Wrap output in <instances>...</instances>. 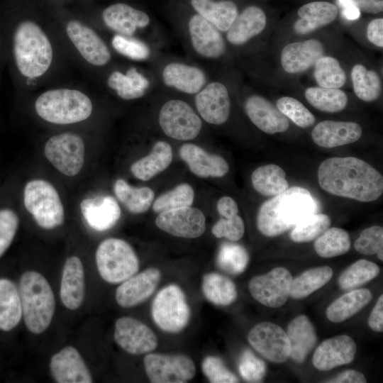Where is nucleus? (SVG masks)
<instances>
[{
	"mask_svg": "<svg viewBox=\"0 0 383 383\" xmlns=\"http://www.w3.org/2000/svg\"><path fill=\"white\" fill-rule=\"evenodd\" d=\"M320 187L329 194L361 202L374 201L383 193V177L368 162L355 157H333L318 169Z\"/></svg>",
	"mask_w": 383,
	"mask_h": 383,
	"instance_id": "nucleus-1",
	"label": "nucleus"
},
{
	"mask_svg": "<svg viewBox=\"0 0 383 383\" xmlns=\"http://www.w3.org/2000/svg\"><path fill=\"white\" fill-rule=\"evenodd\" d=\"M318 211V203L308 189L298 186L289 187L260 206L257 228L262 235L274 237Z\"/></svg>",
	"mask_w": 383,
	"mask_h": 383,
	"instance_id": "nucleus-2",
	"label": "nucleus"
},
{
	"mask_svg": "<svg viewBox=\"0 0 383 383\" xmlns=\"http://www.w3.org/2000/svg\"><path fill=\"white\" fill-rule=\"evenodd\" d=\"M13 55L18 70L28 78L44 74L53 57L51 43L40 27L30 21L18 24L13 35Z\"/></svg>",
	"mask_w": 383,
	"mask_h": 383,
	"instance_id": "nucleus-3",
	"label": "nucleus"
},
{
	"mask_svg": "<svg viewBox=\"0 0 383 383\" xmlns=\"http://www.w3.org/2000/svg\"><path fill=\"white\" fill-rule=\"evenodd\" d=\"M18 290L26 328L34 334L42 333L55 313V300L50 284L39 272L27 271L21 276Z\"/></svg>",
	"mask_w": 383,
	"mask_h": 383,
	"instance_id": "nucleus-4",
	"label": "nucleus"
},
{
	"mask_svg": "<svg viewBox=\"0 0 383 383\" xmlns=\"http://www.w3.org/2000/svg\"><path fill=\"white\" fill-rule=\"evenodd\" d=\"M38 115L55 124H71L87 119L92 112V103L84 93L70 89L48 90L35 103Z\"/></svg>",
	"mask_w": 383,
	"mask_h": 383,
	"instance_id": "nucleus-5",
	"label": "nucleus"
},
{
	"mask_svg": "<svg viewBox=\"0 0 383 383\" xmlns=\"http://www.w3.org/2000/svg\"><path fill=\"white\" fill-rule=\"evenodd\" d=\"M95 259L100 276L111 284L121 283L139 270V260L134 250L120 238L103 240L96 249Z\"/></svg>",
	"mask_w": 383,
	"mask_h": 383,
	"instance_id": "nucleus-6",
	"label": "nucleus"
},
{
	"mask_svg": "<svg viewBox=\"0 0 383 383\" xmlns=\"http://www.w3.org/2000/svg\"><path fill=\"white\" fill-rule=\"evenodd\" d=\"M23 204L42 228L53 229L64 222V206L59 194L55 187L46 180L33 179L26 184Z\"/></svg>",
	"mask_w": 383,
	"mask_h": 383,
	"instance_id": "nucleus-7",
	"label": "nucleus"
},
{
	"mask_svg": "<svg viewBox=\"0 0 383 383\" xmlns=\"http://www.w3.org/2000/svg\"><path fill=\"white\" fill-rule=\"evenodd\" d=\"M151 316L163 331L171 333L182 331L188 325L191 316L182 289L174 284L160 289L152 303Z\"/></svg>",
	"mask_w": 383,
	"mask_h": 383,
	"instance_id": "nucleus-8",
	"label": "nucleus"
},
{
	"mask_svg": "<svg viewBox=\"0 0 383 383\" xmlns=\"http://www.w3.org/2000/svg\"><path fill=\"white\" fill-rule=\"evenodd\" d=\"M44 153L47 160L59 172L67 177H74L84 166L85 145L79 135L63 133L48 140Z\"/></svg>",
	"mask_w": 383,
	"mask_h": 383,
	"instance_id": "nucleus-9",
	"label": "nucleus"
},
{
	"mask_svg": "<svg viewBox=\"0 0 383 383\" xmlns=\"http://www.w3.org/2000/svg\"><path fill=\"white\" fill-rule=\"evenodd\" d=\"M159 124L166 135L179 140L195 138L202 127L201 120L193 109L179 99H172L163 104Z\"/></svg>",
	"mask_w": 383,
	"mask_h": 383,
	"instance_id": "nucleus-10",
	"label": "nucleus"
},
{
	"mask_svg": "<svg viewBox=\"0 0 383 383\" xmlns=\"http://www.w3.org/2000/svg\"><path fill=\"white\" fill-rule=\"evenodd\" d=\"M146 374L153 383H184L194 378V361L183 354L149 353L144 357Z\"/></svg>",
	"mask_w": 383,
	"mask_h": 383,
	"instance_id": "nucleus-11",
	"label": "nucleus"
},
{
	"mask_svg": "<svg viewBox=\"0 0 383 383\" xmlns=\"http://www.w3.org/2000/svg\"><path fill=\"white\" fill-rule=\"evenodd\" d=\"M290 272L284 267H275L265 274L252 277L248 287L252 297L270 308L283 306L289 296L292 281Z\"/></svg>",
	"mask_w": 383,
	"mask_h": 383,
	"instance_id": "nucleus-12",
	"label": "nucleus"
},
{
	"mask_svg": "<svg viewBox=\"0 0 383 383\" xmlns=\"http://www.w3.org/2000/svg\"><path fill=\"white\" fill-rule=\"evenodd\" d=\"M250 345L262 357L274 363H283L290 356V343L287 333L271 322L255 325L248 333Z\"/></svg>",
	"mask_w": 383,
	"mask_h": 383,
	"instance_id": "nucleus-13",
	"label": "nucleus"
},
{
	"mask_svg": "<svg viewBox=\"0 0 383 383\" xmlns=\"http://www.w3.org/2000/svg\"><path fill=\"white\" fill-rule=\"evenodd\" d=\"M155 224L160 230L184 238L200 237L206 231L204 213L192 206L160 213L155 218Z\"/></svg>",
	"mask_w": 383,
	"mask_h": 383,
	"instance_id": "nucleus-14",
	"label": "nucleus"
},
{
	"mask_svg": "<svg viewBox=\"0 0 383 383\" xmlns=\"http://www.w3.org/2000/svg\"><path fill=\"white\" fill-rule=\"evenodd\" d=\"M113 337L116 343L132 355L152 352L157 346L155 333L147 325L132 317H121L115 323Z\"/></svg>",
	"mask_w": 383,
	"mask_h": 383,
	"instance_id": "nucleus-15",
	"label": "nucleus"
},
{
	"mask_svg": "<svg viewBox=\"0 0 383 383\" xmlns=\"http://www.w3.org/2000/svg\"><path fill=\"white\" fill-rule=\"evenodd\" d=\"M195 105L206 122L213 125L226 123L231 112V100L227 87L218 82L208 84L196 94Z\"/></svg>",
	"mask_w": 383,
	"mask_h": 383,
	"instance_id": "nucleus-16",
	"label": "nucleus"
},
{
	"mask_svg": "<svg viewBox=\"0 0 383 383\" xmlns=\"http://www.w3.org/2000/svg\"><path fill=\"white\" fill-rule=\"evenodd\" d=\"M66 32L81 55L96 66L106 65L111 60V52L101 37L91 28L78 21H70Z\"/></svg>",
	"mask_w": 383,
	"mask_h": 383,
	"instance_id": "nucleus-17",
	"label": "nucleus"
},
{
	"mask_svg": "<svg viewBox=\"0 0 383 383\" xmlns=\"http://www.w3.org/2000/svg\"><path fill=\"white\" fill-rule=\"evenodd\" d=\"M161 278L160 271L148 268L121 282L116 291L117 304L124 308L138 305L155 291Z\"/></svg>",
	"mask_w": 383,
	"mask_h": 383,
	"instance_id": "nucleus-18",
	"label": "nucleus"
},
{
	"mask_svg": "<svg viewBox=\"0 0 383 383\" xmlns=\"http://www.w3.org/2000/svg\"><path fill=\"white\" fill-rule=\"evenodd\" d=\"M52 377L58 383H91L92 377L82 357L72 346H66L51 357Z\"/></svg>",
	"mask_w": 383,
	"mask_h": 383,
	"instance_id": "nucleus-19",
	"label": "nucleus"
},
{
	"mask_svg": "<svg viewBox=\"0 0 383 383\" xmlns=\"http://www.w3.org/2000/svg\"><path fill=\"white\" fill-rule=\"evenodd\" d=\"M357 345L347 335H339L322 342L315 350L312 362L318 370L328 371L349 364L355 358Z\"/></svg>",
	"mask_w": 383,
	"mask_h": 383,
	"instance_id": "nucleus-20",
	"label": "nucleus"
},
{
	"mask_svg": "<svg viewBox=\"0 0 383 383\" xmlns=\"http://www.w3.org/2000/svg\"><path fill=\"white\" fill-rule=\"evenodd\" d=\"M194 50L206 58H218L226 51V44L220 30L199 14L191 17L188 24Z\"/></svg>",
	"mask_w": 383,
	"mask_h": 383,
	"instance_id": "nucleus-21",
	"label": "nucleus"
},
{
	"mask_svg": "<svg viewBox=\"0 0 383 383\" xmlns=\"http://www.w3.org/2000/svg\"><path fill=\"white\" fill-rule=\"evenodd\" d=\"M245 111L251 122L265 133H283L289 127L288 118L261 96H249L245 103Z\"/></svg>",
	"mask_w": 383,
	"mask_h": 383,
	"instance_id": "nucleus-22",
	"label": "nucleus"
},
{
	"mask_svg": "<svg viewBox=\"0 0 383 383\" xmlns=\"http://www.w3.org/2000/svg\"><path fill=\"white\" fill-rule=\"evenodd\" d=\"M179 155L189 170L199 177H222L229 171V165L222 156L208 152L193 143L183 144Z\"/></svg>",
	"mask_w": 383,
	"mask_h": 383,
	"instance_id": "nucleus-23",
	"label": "nucleus"
},
{
	"mask_svg": "<svg viewBox=\"0 0 383 383\" xmlns=\"http://www.w3.org/2000/svg\"><path fill=\"white\" fill-rule=\"evenodd\" d=\"M362 134V127L355 122L327 120L313 128L311 138L320 147L333 148L355 143Z\"/></svg>",
	"mask_w": 383,
	"mask_h": 383,
	"instance_id": "nucleus-24",
	"label": "nucleus"
},
{
	"mask_svg": "<svg viewBox=\"0 0 383 383\" xmlns=\"http://www.w3.org/2000/svg\"><path fill=\"white\" fill-rule=\"evenodd\" d=\"M82 216L87 224L96 231H105L118 221L121 210L116 200L111 196L86 198L80 203Z\"/></svg>",
	"mask_w": 383,
	"mask_h": 383,
	"instance_id": "nucleus-25",
	"label": "nucleus"
},
{
	"mask_svg": "<svg viewBox=\"0 0 383 383\" xmlns=\"http://www.w3.org/2000/svg\"><path fill=\"white\" fill-rule=\"evenodd\" d=\"M323 54V45L316 39L292 43L282 50L281 65L288 73H301L313 66Z\"/></svg>",
	"mask_w": 383,
	"mask_h": 383,
	"instance_id": "nucleus-26",
	"label": "nucleus"
},
{
	"mask_svg": "<svg viewBox=\"0 0 383 383\" xmlns=\"http://www.w3.org/2000/svg\"><path fill=\"white\" fill-rule=\"evenodd\" d=\"M84 272L81 260L77 256L68 257L64 265L60 295L63 305L76 310L84 299Z\"/></svg>",
	"mask_w": 383,
	"mask_h": 383,
	"instance_id": "nucleus-27",
	"label": "nucleus"
},
{
	"mask_svg": "<svg viewBox=\"0 0 383 383\" xmlns=\"http://www.w3.org/2000/svg\"><path fill=\"white\" fill-rule=\"evenodd\" d=\"M102 18L108 28L125 36L133 35L137 28L148 26L150 21L146 13L123 3L106 8Z\"/></svg>",
	"mask_w": 383,
	"mask_h": 383,
	"instance_id": "nucleus-28",
	"label": "nucleus"
},
{
	"mask_svg": "<svg viewBox=\"0 0 383 383\" xmlns=\"http://www.w3.org/2000/svg\"><path fill=\"white\" fill-rule=\"evenodd\" d=\"M266 24L265 12L257 6H250L238 14L227 30L226 38L231 44L243 45L260 34Z\"/></svg>",
	"mask_w": 383,
	"mask_h": 383,
	"instance_id": "nucleus-29",
	"label": "nucleus"
},
{
	"mask_svg": "<svg viewBox=\"0 0 383 383\" xmlns=\"http://www.w3.org/2000/svg\"><path fill=\"white\" fill-rule=\"evenodd\" d=\"M162 77L167 86L189 94H197L206 81L201 70L180 62L167 64L162 70Z\"/></svg>",
	"mask_w": 383,
	"mask_h": 383,
	"instance_id": "nucleus-30",
	"label": "nucleus"
},
{
	"mask_svg": "<svg viewBox=\"0 0 383 383\" xmlns=\"http://www.w3.org/2000/svg\"><path fill=\"white\" fill-rule=\"evenodd\" d=\"M287 334L290 343V356L297 363L304 362L317 342L316 329L306 315H299L291 321Z\"/></svg>",
	"mask_w": 383,
	"mask_h": 383,
	"instance_id": "nucleus-31",
	"label": "nucleus"
},
{
	"mask_svg": "<svg viewBox=\"0 0 383 383\" xmlns=\"http://www.w3.org/2000/svg\"><path fill=\"white\" fill-rule=\"evenodd\" d=\"M338 13L336 6L328 1L306 4L298 10L300 18L294 24V30L299 35L308 34L334 21Z\"/></svg>",
	"mask_w": 383,
	"mask_h": 383,
	"instance_id": "nucleus-32",
	"label": "nucleus"
},
{
	"mask_svg": "<svg viewBox=\"0 0 383 383\" xmlns=\"http://www.w3.org/2000/svg\"><path fill=\"white\" fill-rule=\"evenodd\" d=\"M173 158L171 145L162 140L156 142L150 152L130 167L132 174L141 181H148L165 170Z\"/></svg>",
	"mask_w": 383,
	"mask_h": 383,
	"instance_id": "nucleus-33",
	"label": "nucleus"
},
{
	"mask_svg": "<svg viewBox=\"0 0 383 383\" xmlns=\"http://www.w3.org/2000/svg\"><path fill=\"white\" fill-rule=\"evenodd\" d=\"M194 10L216 26L220 31H227L237 17L238 9L231 1L190 0Z\"/></svg>",
	"mask_w": 383,
	"mask_h": 383,
	"instance_id": "nucleus-34",
	"label": "nucleus"
},
{
	"mask_svg": "<svg viewBox=\"0 0 383 383\" xmlns=\"http://www.w3.org/2000/svg\"><path fill=\"white\" fill-rule=\"evenodd\" d=\"M22 318L19 290L16 284L6 278L0 279V330L13 329Z\"/></svg>",
	"mask_w": 383,
	"mask_h": 383,
	"instance_id": "nucleus-35",
	"label": "nucleus"
},
{
	"mask_svg": "<svg viewBox=\"0 0 383 383\" xmlns=\"http://www.w3.org/2000/svg\"><path fill=\"white\" fill-rule=\"evenodd\" d=\"M372 298V295L369 289L350 291L338 297L328 306L326 316L331 322H343L360 311Z\"/></svg>",
	"mask_w": 383,
	"mask_h": 383,
	"instance_id": "nucleus-36",
	"label": "nucleus"
},
{
	"mask_svg": "<svg viewBox=\"0 0 383 383\" xmlns=\"http://www.w3.org/2000/svg\"><path fill=\"white\" fill-rule=\"evenodd\" d=\"M113 192L117 199L128 211L135 214L148 211L155 199V193L151 188L133 187L123 179L115 181Z\"/></svg>",
	"mask_w": 383,
	"mask_h": 383,
	"instance_id": "nucleus-37",
	"label": "nucleus"
},
{
	"mask_svg": "<svg viewBox=\"0 0 383 383\" xmlns=\"http://www.w3.org/2000/svg\"><path fill=\"white\" fill-rule=\"evenodd\" d=\"M149 84L148 79L135 67L129 68L126 74L114 71L107 79L108 86L125 100L135 99L144 96Z\"/></svg>",
	"mask_w": 383,
	"mask_h": 383,
	"instance_id": "nucleus-38",
	"label": "nucleus"
},
{
	"mask_svg": "<svg viewBox=\"0 0 383 383\" xmlns=\"http://www.w3.org/2000/svg\"><path fill=\"white\" fill-rule=\"evenodd\" d=\"M251 182L255 190L265 196H276L289 188L284 170L274 164L256 168L252 173Z\"/></svg>",
	"mask_w": 383,
	"mask_h": 383,
	"instance_id": "nucleus-39",
	"label": "nucleus"
},
{
	"mask_svg": "<svg viewBox=\"0 0 383 383\" xmlns=\"http://www.w3.org/2000/svg\"><path fill=\"white\" fill-rule=\"evenodd\" d=\"M201 289L206 299L217 306H228L238 296L234 282L227 277L215 272L204 274Z\"/></svg>",
	"mask_w": 383,
	"mask_h": 383,
	"instance_id": "nucleus-40",
	"label": "nucleus"
},
{
	"mask_svg": "<svg viewBox=\"0 0 383 383\" xmlns=\"http://www.w3.org/2000/svg\"><path fill=\"white\" fill-rule=\"evenodd\" d=\"M333 274V271L328 266L309 269L292 279L289 296L295 299H304L324 286Z\"/></svg>",
	"mask_w": 383,
	"mask_h": 383,
	"instance_id": "nucleus-41",
	"label": "nucleus"
},
{
	"mask_svg": "<svg viewBox=\"0 0 383 383\" xmlns=\"http://www.w3.org/2000/svg\"><path fill=\"white\" fill-rule=\"evenodd\" d=\"M353 89L361 100L371 102L377 100L382 93V84L378 74L367 70L364 65H355L351 71Z\"/></svg>",
	"mask_w": 383,
	"mask_h": 383,
	"instance_id": "nucleus-42",
	"label": "nucleus"
},
{
	"mask_svg": "<svg viewBox=\"0 0 383 383\" xmlns=\"http://www.w3.org/2000/svg\"><path fill=\"white\" fill-rule=\"evenodd\" d=\"M305 97L315 109L328 113L339 112L348 104L347 94L339 89L309 87L305 91Z\"/></svg>",
	"mask_w": 383,
	"mask_h": 383,
	"instance_id": "nucleus-43",
	"label": "nucleus"
},
{
	"mask_svg": "<svg viewBox=\"0 0 383 383\" xmlns=\"http://www.w3.org/2000/svg\"><path fill=\"white\" fill-rule=\"evenodd\" d=\"M314 250L321 257L329 258L345 254L351 242L348 232L340 228H328L316 239Z\"/></svg>",
	"mask_w": 383,
	"mask_h": 383,
	"instance_id": "nucleus-44",
	"label": "nucleus"
},
{
	"mask_svg": "<svg viewBox=\"0 0 383 383\" xmlns=\"http://www.w3.org/2000/svg\"><path fill=\"white\" fill-rule=\"evenodd\" d=\"M379 272L377 264L360 259L344 270L338 278V285L344 290L354 289L373 279Z\"/></svg>",
	"mask_w": 383,
	"mask_h": 383,
	"instance_id": "nucleus-45",
	"label": "nucleus"
},
{
	"mask_svg": "<svg viewBox=\"0 0 383 383\" xmlns=\"http://www.w3.org/2000/svg\"><path fill=\"white\" fill-rule=\"evenodd\" d=\"M314 77L321 87L338 89L346 81V74L338 60L331 56L321 57L314 65Z\"/></svg>",
	"mask_w": 383,
	"mask_h": 383,
	"instance_id": "nucleus-46",
	"label": "nucleus"
},
{
	"mask_svg": "<svg viewBox=\"0 0 383 383\" xmlns=\"http://www.w3.org/2000/svg\"><path fill=\"white\" fill-rule=\"evenodd\" d=\"M216 263L223 271L238 274L246 269L249 263V255L246 249L239 244L223 243L219 248Z\"/></svg>",
	"mask_w": 383,
	"mask_h": 383,
	"instance_id": "nucleus-47",
	"label": "nucleus"
},
{
	"mask_svg": "<svg viewBox=\"0 0 383 383\" xmlns=\"http://www.w3.org/2000/svg\"><path fill=\"white\" fill-rule=\"evenodd\" d=\"M330 217L325 213H313L299 223L290 232L292 240L296 243L310 242L316 239L331 226Z\"/></svg>",
	"mask_w": 383,
	"mask_h": 383,
	"instance_id": "nucleus-48",
	"label": "nucleus"
},
{
	"mask_svg": "<svg viewBox=\"0 0 383 383\" xmlns=\"http://www.w3.org/2000/svg\"><path fill=\"white\" fill-rule=\"evenodd\" d=\"M194 199V191L187 183L177 185L161 194L152 203V210L157 213L191 206Z\"/></svg>",
	"mask_w": 383,
	"mask_h": 383,
	"instance_id": "nucleus-49",
	"label": "nucleus"
},
{
	"mask_svg": "<svg viewBox=\"0 0 383 383\" xmlns=\"http://www.w3.org/2000/svg\"><path fill=\"white\" fill-rule=\"evenodd\" d=\"M277 108L293 123L301 128L312 126L316 118L312 113L299 100L290 96L279 98L276 102Z\"/></svg>",
	"mask_w": 383,
	"mask_h": 383,
	"instance_id": "nucleus-50",
	"label": "nucleus"
},
{
	"mask_svg": "<svg viewBox=\"0 0 383 383\" xmlns=\"http://www.w3.org/2000/svg\"><path fill=\"white\" fill-rule=\"evenodd\" d=\"M355 249L366 255L377 254L383 260V228L372 226L364 229L354 243Z\"/></svg>",
	"mask_w": 383,
	"mask_h": 383,
	"instance_id": "nucleus-51",
	"label": "nucleus"
},
{
	"mask_svg": "<svg viewBox=\"0 0 383 383\" xmlns=\"http://www.w3.org/2000/svg\"><path fill=\"white\" fill-rule=\"evenodd\" d=\"M111 45L118 53L133 60H145L150 55L146 44L120 34L113 36Z\"/></svg>",
	"mask_w": 383,
	"mask_h": 383,
	"instance_id": "nucleus-52",
	"label": "nucleus"
},
{
	"mask_svg": "<svg viewBox=\"0 0 383 383\" xmlns=\"http://www.w3.org/2000/svg\"><path fill=\"white\" fill-rule=\"evenodd\" d=\"M201 370L212 383L239 382L238 377L226 367L218 357H206L201 362Z\"/></svg>",
	"mask_w": 383,
	"mask_h": 383,
	"instance_id": "nucleus-53",
	"label": "nucleus"
},
{
	"mask_svg": "<svg viewBox=\"0 0 383 383\" xmlns=\"http://www.w3.org/2000/svg\"><path fill=\"white\" fill-rule=\"evenodd\" d=\"M265 363L256 357L251 350H245L242 353L238 370L242 377L249 382H260L266 374Z\"/></svg>",
	"mask_w": 383,
	"mask_h": 383,
	"instance_id": "nucleus-54",
	"label": "nucleus"
},
{
	"mask_svg": "<svg viewBox=\"0 0 383 383\" xmlns=\"http://www.w3.org/2000/svg\"><path fill=\"white\" fill-rule=\"evenodd\" d=\"M19 226V218L11 209H0V257L12 243Z\"/></svg>",
	"mask_w": 383,
	"mask_h": 383,
	"instance_id": "nucleus-55",
	"label": "nucleus"
},
{
	"mask_svg": "<svg viewBox=\"0 0 383 383\" xmlns=\"http://www.w3.org/2000/svg\"><path fill=\"white\" fill-rule=\"evenodd\" d=\"M212 234L218 238H226L231 241L240 240L245 233V225L238 215L231 217H221L211 228Z\"/></svg>",
	"mask_w": 383,
	"mask_h": 383,
	"instance_id": "nucleus-56",
	"label": "nucleus"
},
{
	"mask_svg": "<svg viewBox=\"0 0 383 383\" xmlns=\"http://www.w3.org/2000/svg\"><path fill=\"white\" fill-rule=\"evenodd\" d=\"M367 37L370 43L377 47H383V19L371 21L367 28Z\"/></svg>",
	"mask_w": 383,
	"mask_h": 383,
	"instance_id": "nucleus-57",
	"label": "nucleus"
},
{
	"mask_svg": "<svg viewBox=\"0 0 383 383\" xmlns=\"http://www.w3.org/2000/svg\"><path fill=\"white\" fill-rule=\"evenodd\" d=\"M368 325L372 331H383V296L378 298L368 318Z\"/></svg>",
	"mask_w": 383,
	"mask_h": 383,
	"instance_id": "nucleus-58",
	"label": "nucleus"
},
{
	"mask_svg": "<svg viewBox=\"0 0 383 383\" xmlns=\"http://www.w3.org/2000/svg\"><path fill=\"white\" fill-rule=\"evenodd\" d=\"M216 208L221 217H231L238 213V204L231 196H225L220 198Z\"/></svg>",
	"mask_w": 383,
	"mask_h": 383,
	"instance_id": "nucleus-59",
	"label": "nucleus"
},
{
	"mask_svg": "<svg viewBox=\"0 0 383 383\" xmlns=\"http://www.w3.org/2000/svg\"><path fill=\"white\" fill-rule=\"evenodd\" d=\"M326 382L333 383H365L366 378L364 374L357 370H348L341 372Z\"/></svg>",
	"mask_w": 383,
	"mask_h": 383,
	"instance_id": "nucleus-60",
	"label": "nucleus"
},
{
	"mask_svg": "<svg viewBox=\"0 0 383 383\" xmlns=\"http://www.w3.org/2000/svg\"><path fill=\"white\" fill-rule=\"evenodd\" d=\"M360 11L378 13L383 10V0H350Z\"/></svg>",
	"mask_w": 383,
	"mask_h": 383,
	"instance_id": "nucleus-61",
	"label": "nucleus"
},
{
	"mask_svg": "<svg viewBox=\"0 0 383 383\" xmlns=\"http://www.w3.org/2000/svg\"><path fill=\"white\" fill-rule=\"evenodd\" d=\"M343 8V13L348 20H356L360 17V11L350 0H338Z\"/></svg>",
	"mask_w": 383,
	"mask_h": 383,
	"instance_id": "nucleus-62",
	"label": "nucleus"
}]
</instances>
